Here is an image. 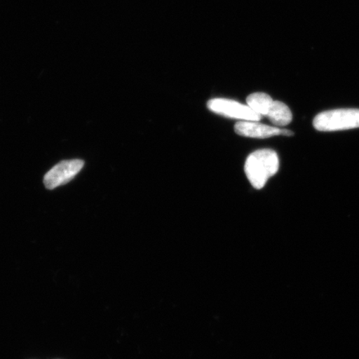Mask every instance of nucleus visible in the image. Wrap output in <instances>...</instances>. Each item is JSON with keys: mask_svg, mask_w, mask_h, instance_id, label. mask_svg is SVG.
<instances>
[{"mask_svg": "<svg viewBox=\"0 0 359 359\" xmlns=\"http://www.w3.org/2000/svg\"><path fill=\"white\" fill-rule=\"evenodd\" d=\"M313 127L320 132L358 128L359 109H342L323 111L314 118Z\"/></svg>", "mask_w": 359, "mask_h": 359, "instance_id": "2", "label": "nucleus"}, {"mask_svg": "<svg viewBox=\"0 0 359 359\" xmlns=\"http://www.w3.org/2000/svg\"><path fill=\"white\" fill-rule=\"evenodd\" d=\"M271 123L276 127H285L292 122V112L284 102L273 100L271 109L266 115Z\"/></svg>", "mask_w": 359, "mask_h": 359, "instance_id": "6", "label": "nucleus"}, {"mask_svg": "<svg viewBox=\"0 0 359 359\" xmlns=\"http://www.w3.org/2000/svg\"><path fill=\"white\" fill-rule=\"evenodd\" d=\"M235 132L240 136L264 139L282 135V129L271 127L253 121H241L235 126Z\"/></svg>", "mask_w": 359, "mask_h": 359, "instance_id": "5", "label": "nucleus"}, {"mask_svg": "<svg viewBox=\"0 0 359 359\" xmlns=\"http://www.w3.org/2000/svg\"><path fill=\"white\" fill-rule=\"evenodd\" d=\"M84 161L79 159L62 161L45 175L43 183L47 189L53 190L65 185L81 172Z\"/></svg>", "mask_w": 359, "mask_h": 359, "instance_id": "4", "label": "nucleus"}, {"mask_svg": "<svg viewBox=\"0 0 359 359\" xmlns=\"http://www.w3.org/2000/svg\"><path fill=\"white\" fill-rule=\"evenodd\" d=\"M280 168V160L276 152L271 149H262L252 152L247 158L245 172L251 185L260 190L269 178L275 176Z\"/></svg>", "mask_w": 359, "mask_h": 359, "instance_id": "1", "label": "nucleus"}, {"mask_svg": "<svg viewBox=\"0 0 359 359\" xmlns=\"http://www.w3.org/2000/svg\"><path fill=\"white\" fill-rule=\"evenodd\" d=\"M208 109L215 114L226 116L229 118L241 121L259 122L262 116L255 112L248 105L242 104L234 100L226 98H214L208 103Z\"/></svg>", "mask_w": 359, "mask_h": 359, "instance_id": "3", "label": "nucleus"}, {"mask_svg": "<svg viewBox=\"0 0 359 359\" xmlns=\"http://www.w3.org/2000/svg\"><path fill=\"white\" fill-rule=\"evenodd\" d=\"M273 100L266 93H255L247 97L246 102L251 109L263 116L268 114Z\"/></svg>", "mask_w": 359, "mask_h": 359, "instance_id": "7", "label": "nucleus"}]
</instances>
